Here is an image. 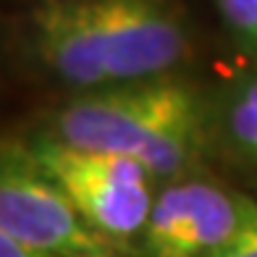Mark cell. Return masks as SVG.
Segmentation results:
<instances>
[{
    "label": "cell",
    "mask_w": 257,
    "mask_h": 257,
    "mask_svg": "<svg viewBox=\"0 0 257 257\" xmlns=\"http://www.w3.org/2000/svg\"><path fill=\"white\" fill-rule=\"evenodd\" d=\"M29 53L79 92L168 76L189 55V27L173 0H34Z\"/></svg>",
    "instance_id": "cell-1"
},
{
    "label": "cell",
    "mask_w": 257,
    "mask_h": 257,
    "mask_svg": "<svg viewBox=\"0 0 257 257\" xmlns=\"http://www.w3.org/2000/svg\"><path fill=\"white\" fill-rule=\"evenodd\" d=\"M213 110L200 89L176 74L79 92L37 132L66 145L132 158L158 184L200 171Z\"/></svg>",
    "instance_id": "cell-2"
},
{
    "label": "cell",
    "mask_w": 257,
    "mask_h": 257,
    "mask_svg": "<svg viewBox=\"0 0 257 257\" xmlns=\"http://www.w3.org/2000/svg\"><path fill=\"white\" fill-rule=\"evenodd\" d=\"M29 158L76 210L113 239L134 247L158 194V181L132 158L66 145L34 132L21 139Z\"/></svg>",
    "instance_id": "cell-3"
},
{
    "label": "cell",
    "mask_w": 257,
    "mask_h": 257,
    "mask_svg": "<svg viewBox=\"0 0 257 257\" xmlns=\"http://www.w3.org/2000/svg\"><path fill=\"white\" fill-rule=\"evenodd\" d=\"M0 233L58 257H139L76 210V205L37 168L21 139L0 150Z\"/></svg>",
    "instance_id": "cell-4"
},
{
    "label": "cell",
    "mask_w": 257,
    "mask_h": 257,
    "mask_svg": "<svg viewBox=\"0 0 257 257\" xmlns=\"http://www.w3.org/2000/svg\"><path fill=\"white\" fill-rule=\"evenodd\" d=\"M257 200L189 173L158 186L147 223L134 239L139 257H210L254 213Z\"/></svg>",
    "instance_id": "cell-5"
},
{
    "label": "cell",
    "mask_w": 257,
    "mask_h": 257,
    "mask_svg": "<svg viewBox=\"0 0 257 257\" xmlns=\"http://www.w3.org/2000/svg\"><path fill=\"white\" fill-rule=\"evenodd\" d=\"M218 118L231 150L257 171V74L231 87Z\"/></svg>",
    "instance_id": "cell-6"
},
{
    "label": "cell",
    "mask_w": 257,
    "mask_h": 257,
    "mask_svg": "<svg viewBox=\"0 0 257 257\" xmlns=\"http://www.w3.org/2000/svg\"><path fill=\"white\" fill-rule=\"evenodd\" d=\"M226 29L257 61V0H215Z\"/></svg>",
    "instance_id": "cell-7"
},
{
    "label": "cell",
    "mask_w": 257,
    "mask_h": 257,
    "mask_svg": "<svg viewBox=\"0 0 257 257\" xmlns=\"http://www.w3.org/2000/svg\"><path fill=\"white\" fill-rule=\"evenodd\" d=\"M210 257H257V207L236 236L228 239L223 247Z\"/></svg>",
    "instance_id": "cell-8"
},
{
    "label": "cell",
    "mask_w": 257,
    "mask_h": 257,
    "mask_svg": "<svg viewBox=\"0 0 257 257\" xmlns=\"http://www.w3.org/2000/svg\"><path fill=\"white\" fill-rule=\"evenodd\" d=\"M0 257H58V254L21 244L19 239L8 236V233H0Z\"/></svg>",
    "instance_id": "cell-9"
}]
</instances>
